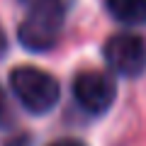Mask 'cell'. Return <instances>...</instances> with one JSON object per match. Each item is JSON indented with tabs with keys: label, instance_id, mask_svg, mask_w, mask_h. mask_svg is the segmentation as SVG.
<instances>
[{
	"label": "cell",
	"instance_id": "6da1fadb",
	"mask_svg": "<svg viewBox=\"0 0 146 146\" xmlns=\"http://www.w3.org/2000/svg\"><path fill=\"white\" fill-rule=\"evenodd\" d=\"M73 0H22L27 17L20 25V42L29 51H46L58 42L66 12Z\"/></svg>",
	"mask_w": 146,
	"mask_h": 146
},
{
	"label": "cell",
	"instance_id": "7a4b0ae2",
	"mask_svg": "<svg viewBox=\"0 0 146 146\" xmlns=\"http://www.w3.org/2000/svg\"><path fill=\"white\" fill-rule=\"evenodd\" d=\"M10 88L22 107L32 115H44L58 102V83L54 76L34 66H20L10 73Z\"/></svg>",
	"mask_w": 146,
	"mask_h": 146
},
{
	"label": "cell",
	"instance_id": "3957f363",
	"mask_svg": "<svg viewBox=\"0 0 146 146\" xmlns=\"http://www.w3.org/2000/svg\"><path fill=\"white\" fill-rule=\"evenodd\" d=\"M105 58L119 76H141L146 71V42L134 34H115L105 44Z\"/></svg>",
	"mask_w": 146,
	"mask_h": 146
},
{
	"label": "cell",
	"instance_id": "277c9868",
	"mask_svg": "<svg viewBox=\"0 0 146 146\" xmlns=\"http://www.w3.org/2000/svg\"><path fill=\"white\" fill-rule=\"evenodd\" d=\"M73 95H76V102L85 112L102 115L105 110H110V105L115 102L117 85L107 73L85 71L80 76H76V80H73Z\"/></svg>",
	"mask_w": 146,
	"mask_h": 146
},
{
	"label": "cell",
	"instance_id": "5b68a950",
	"mask_svg": "<svg viewBox=\"0 0 146 146\" xmlns=\"http://www.w3.org/2000/svg\"><path fill=\"white\" fill-rule=\"evenodd\" d=\"M105 5L122 25H146V0H105Z\"/></svg>",
	"mask_w": 146,
	"mask_h": 146
},
{
	"label": "cell",
	"instance_id": "8992f818",
	"mask_svg": "<svg viewBox=\"0 0 146 146\" xmlns=\"http://www.w3.org/2000/svg\"><path fill=\"white\" fill-rule=\"evenodd\" d=\"M10 122H12V110H10V102H7L5 93L0 90V129L7 127Z\"/></svg>",
	"mask_w": 146,
	"mask_h": 146
},
{
	"label": "cell",
	"instance_id": "52a82bcc",
	"mask_svg": "<svg viewBox=\"0 0 146 146\" xmlns=\"http://www.w3.org/2000/svg\"><path fill=\"white\" fill-rule=\"evenodd\" d=\"M51 146H85V144L78 139H61V141H54Z\"/></svg>",
	"mask_w": 146,
	"mask_h": 146
},
{
	"label": "cell",
	"instance_id": "ba28073f",
	"mask_svg": "<svg viewBox=\"0 0 146 146\" xmlns=\"http://www.w3.org/2000/svg\"><path fill=\"white\" fill-rule=\"evenodd\" d=\"M5 146H29V136H17V139L7 141Z\"/></svg>",
	"mask_w": 146,
	"mask_h": 146
},
{
	"label": "cell",
	"instance_id": "9c48e42d",
	"mask_svg": "<svg viewBox=\"0 0 146 146\" xmlns=\"http://www.w3.org/2000/svg\"><path fill=\"white\" fill-rule=\"evenodd\" d=\"M7 51V39H5V34H3V29H0V56Z\"/></svg>",
	"mask_w": 146,
	"mask_h": 146
}]
</instances>
